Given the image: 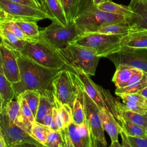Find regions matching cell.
<instances>
[{
	"label": "cell",
	"mask_w": 147,
	"mask_h": 147,
	"mask_svg": "<svg viewBox=\"0 0 147 147\" xmlns=\"http://www.w3.org/2000/svg\"><path fill=\"white\" fill-rule=\"evenodd\" d=\"M82 33L74 21L67 26L52 21L50 25L40 30L38 38L55 48L63 49L73 42Z\"/></svg>",
	"instance_id": "8992f818"
},
{
	"label": "cell",
	"mask_w": 147,
	"mask_h": 147,
	"mask_svg": "<svg viewBox=\"0 0 147 147\" xmlns=\"http://www.w3.org/2000/svg\"><path fill=\"white\" fill-rule=\"evenodd\" d=\"M117 120L121 124L123 130L127 136L139 137L147 136L146 129L131 122L122 115H120Z\"/></svg>",
	"instance_id": "d4e9b609"
},
{
	"label": "cell",
	"mask_w": 147,
	"mask_h": 147,
	"mask_svg": "<svg viewBox=\"0 0 147 147\" xmlns=\"http://www.w3.org/2000/svg\"><path fill=\"white\" fill-rule=\"evenodd\" d=\"M140 1H147V0H140Z\"/></svg>",
	"instance_id": "681fc988"
},
{
	"label": "cell",
	"mask_w": 147,
	"mask_h": 147,
	"mask_svg": "<svg viewBox=\"0 0 147 147\" xmlns=\"http://www.w3.org/2000/svg\"><path fill=\"white\" fill-rule=\"evenodd\" d=\"M0 37L2 41L18 51L22 49L26 42L20 40L11 31L1 25H0Z\"/></svg>",
	"instance_id": "f1b7e54d"
},
{
	"label": "cell",
	"mask_w": 147,
	"mask_h": 147,
	"mask_svg": "<svg viewBox=\"0 0 147 147\" xmlns=\"http://www.w3.org/2000/svg\"><path fill=\"white\" fill-rule=\"evenodd\" d=\"M60 130L65 147H91L89 131L85 122L79 125L72 122Z\"/></svg>",
	"instance_id": "7c38bea8"
},
{
	"label": "cell",
	"mask_w": 147,
	"mask_h": 147,
	"mask_svg": "<svg viewBox=\"0 0 147 147\" xmlns=\"http://www.w3.org/2000/svg\"><path fill=\"white\" fill-rule=\"evenodd\" d=\"M51 47L61 59L66 69L72 72V68H78L89 76L95 75L100 57L92 49L75 44H69L63 49Z\"/></svg>",
	"instance_id": "7a4b0ae2"
},
{
	"label": "cell",
	"mask_w": 147,
	"mask_h": 147,
	"mask_svg": "<svg viewBox=\"0 0 147 147\" xmlns=\"http://www.w3.org/2000/svg\"><path fill=\"white\" fill-rule=\"evenodd\" d=\"M109 1V0H92V2L95 6H98L99 5L102 4V3H103L106 1Z\"/></svg>",
	"instance_id": "f6af8a7d"
},
{
	"label": "cell",
	"mask_w": 147,
	"mask_h": 147,
	"mask_svg": "<svg viewBox=\"0 0 147 147\" xmlns=\"http://www.w3.org/2000/svg\"><path fill=\"white\" fill-rule=\"evenodd\" d=\"M20 52L43 67L66 69L64 63L55 51L38 37L26 41Z\"/></svg>",
	"instance_id": "5b68a950"
},
{
	"label": "cell",
	"mask_w": 147,
	"mask_h": 147,
	"mask_svg": "<svg viewBox=\"0 0 147 147\" xmlns=\"http://www.w3.org/2000/svg\"><path fill=\"white\" fill-rule=\"evenodd\" d=\"M1 42H2V39H1V37H0V44L1 43Z\"/></svg>",
	"instance_id": "c3c4849f"
},
{
	"label": "cell",
	"mask_w": 147,
	"mask_h": 147,
	"mask_svg": "<svg viewBox=\"0 0 147 147\" xmlns=\"http://www.w3.org/2000/svg\"><path fill=\"white\" fill-rule=\"evenodd\" d=\"M0 94L3 99V108L12 99H14V91L12 83L6 78L2 66V61L0 53Z\"/></svg>",
	"instance_id": "ffe728a7"
},
{
	"label": "cell",
	"mask_w": 147,
	"mask_h": 147,
	"mask_svg": "<svg viewBox=\"0 0 147 147\" xmlns=\"http://www.w3.org/2000/svg\"><path fill=\"white\" fill-rule=\"evenodd\" d=\"M0 25L2 26L3 27L11 31L20 40L24 41H29L28 38L25 36V35L22 32L21 29L19 28V26L16 24V22L14 21L9 20H1Z\"/></svg>",
	"instance_id": "d590c367"
},
{
	"label": "cell",
	"mask_w": 147,
	"mask_h": 147,
	"mask_svg": "<svg viewBox=\"0 0 147 147\" xmlns=\"http://www.w3.org/2000/svg\"><path fill=\"white\" fill-rule=\"evenodd\" d=\"M146 73L147 74V72ZM138 93L141 94L142 96H144L145 98H146L147 99V86L146 87H145L144 88H143L140 91H139Z\"/></svg>",
	"instance_id": "ee69618b"
},
{
	"label": "cell",
	"mask_w": 147,
	"mask_h": 147,
	"mask_svg": "<svg viewBox=\"0 0 147 147\" xmlns=\"http://www.w3.org/2000/svg\"><path fill=\"white\" fill-rule=\"evenodd\" d=\"M13 21L19 26L29 41L37 38L39 37L40 30L36 22L20 20Z\"/></svg>",
	"instance_id": "484cf974"
},
{
	"label": "cell",
	"mask_w": 147,
	"mask_h": 147,
	"mask_svg": "<svg viewBox=\"0 0 147 147\" xmlns=\"http://www.w3.org/2000/svg\"><path fill=\"white\" fill-rule=\"evenodd\" d=\"M45 146L65 147L60 130H53L50 129L45 142Z\"/></svg>",
	"instance_id": "e575fe53"
},
{
	"label": "cell",
	"mask_w": 147,
	"mask_h": 147,
	"mask_svg": "<svg viewBox=\"0 0 147 147\" xmlns=\"http://www.w3.org/2000/svg\"><path fill=\"white\" fill-rule=\"evenodd\" d=\"M0 147H7L4 137L0 130Z\"/></svg>",
	"instance_id": "7bdbcfd3"
},
{
	"label": "cell",
	"mask_w": 147,
	"mask_h": 147,
	"mask_svg": "<svg viewBox=\"0 0 147 147\" xmlns=\"http://www.w3.org/2000/svg\"><path fill=\"white\" fill-rule=\"evenodd\" d=\"M74 76L76 84L77 92L72 106V122L76 125H79L85 122L84 111V92L83 88L77 76L74 73Z\"/></svg>",
	"instance_id": "e0dca14e"
},
{
	"label": "cell",
	"mask_w": 147,
	"mask_h": 147,
	"mask_svg": "<svg viewBox=\"0 0 147 147\" xmlns=\"http://www.w3.org/2000/svg\"><path fill=\"white\" fill-rule=\"evenodd\" d=\"M5 107H6V113L12 122H15L20 110V103L19 100L12 99Z\"/></svg>",
	"instance_id": "74e56055"
},
{
	"label": "cell",
	"mask_w": 147,
	"mask_h": 147,
	"mask_svg": "<svg viewBox=\"0 0 147 147\" xmlns=\"http://www.w3.org/2000/svg\"><path fill=\"white\" fill-rule=\"evenodd\" d=\"M0 53L3 69L7 80L12 84L20 80V69L16 49L2 41L0 44Z\"/></svg>",
	"instance_id": "4fadbf2b"
},
{
	"label": "cell",
	"mask_w": 147,
	"mask_h": 147,
	"mask_svg": "<svg viewBox=\"0 0 147 147\" xmlns=\"http://www.w3.org/2000/svg\"><path fill=\"white\" fill-rule=\"evenodd\" d=\"M3 109V99L0 94V113Z\"/></svg>",
	"instance_id": "bcb514c9"
},
{
	"label": "cell",
	"mask_w": 147,
	"mask_h": 147,
	"mask_svg": "<svg viewBox=\"0 0 147 147\" xmlns=\"http://www.w3.org/2000/svg\"><path fill=\"white\" fill-rule=\"evenodd\" d=\"M96 7L102 11L122 16L127 18L133 14V12L129 5L125 6L117 4L111 0L106 1Z\"/></svg>",
	"instance_id": "cb8c5ba5"
},
{
	"label": "cell",
	"mask_w": 147,
	"mask_h": 147,
	"mask_svg": "<svg viewBox=\"0 0 147 147\" xmlns=\"http://www.w3.org/2000/svg\"><path fill=\"white\" fill-rule=\"evenodd\" d=\"M127 139L130 147H147V136L143 137L127 136Z\"/></svg>",
	"instance_id": "f35d334b"
},
{
	"label": "cell",
	"mask_w": 147,
	"mask_h": 147,
	"mask_svg": "<svg viewBox=\"0 0 147 147\" xmlns=\"http://www.w3.org/2000/svg\"><path fill=\"white\" fill-rule=\"evenodd\" d=\"M54 102L55 106L57 107L59 111L64 126L65 127L72 122V108L68 105L60 103L56 99H55Z\"/></svg>",
	"instance_id": "836d02e7"
},
{
	"label": "cell",
	"mask_w": 147,
	"mask_h": 147,
	"mask_svg": "<svg viewBox=\"0 0 147 147\" xmlns=\"http://www.w3.org/2000/svg\"><path fill=\"white\" fill-rule=\"evenodd\" d=\"M1 20H26L37 22L49 17L42 10L9 0H0Z\"/></svg>",
	"instance_id": "9c48e42d"
},
{
	"label": "cell",
	"mask_w": 147,
	"mask_h": 147,
	"mask_svg": "<svg viewBox=\"0 0 147 147\" xmlns=\"http://www.w3.org/2000/svg\"><path fill=\"white\" fill-rule=\"evenodd\" d=\"M2 19V16H1V11H0V21Z\"/></svg>",
	"instance_id": "7dc6e473"
},
{
	"label": "cell",
	"mask_w": 147,
	"mask_h": 147,
	"mask_svg": "<svg viewBox=\"0 0 147 147\" xmlns=\"http://www.w3.org/2000/svg\"><path fill=\"white\" fill-rule=\"evenodd\" d=\"M83 92L85 122L89 131L91 147L106 146L107 143L105 139L104 130L99 113L100 109L84 90Z\"/></svg>",
	"instance_id": "ba28073f"
},
{
	"label": "cell",
	"mask_w": 147,
	"mask_h": 147,
	"mask_svg": "<svg viewBox=\"0 0 147 147\" xmlns=\"http://www.w3.org/2000/svg\"><path fill=\"white\" fill-rule=\"evenodd\" d=\"M68 24L74 21L79 11L82 0H60Z\"/></svg>",
	"instance_id": "83f0119b"
},
{
	"label": "cell",
	"mask_w": 147,
	"mask_h": 147,
	"mask_svg": "<svg viewBox=\"0 0 147 147\" xmlns=\"http://www.w3.org/2000/svg\"><path fill=\"white\" fill-rule=\"evenodd\" d=\"M115 67L126 65L147 72V48H132L122 47L121 49L106 57Z\"/></svg>",
	"instance_id": "8fae6325"
},
{
	"label": "cell",
	"mask_w": 147,
	"mask_h": 147,
	"mask_svg": "<svg viewBox=\"0 0 147 147\" xmlns=\"http://www.w3.org/2000/svg\"><path fill=\"white\" fill-rule=\"evenodd\" d=\"M122 100H128L147 108V99L139 93H131L119 95Z\"/></svg>",
	"instance_id": "8d00e7d4"
},
{
	"label": "cell",
	"mask_w": 147,
	"mask_h": 147,
	"mask_svg": "<svg viewBox=\"0 0 147 147\" xmlns=\"http://www.w3.org/2000/svg\"><path fill=\"white\" fill-rule=\"evenodd\" d=\"M115 68L116 70L113 77L112 81L117 88L126 86L130 78L137 69V68L126 65H119Z\"/></svg>",
	"instance_id": "44dd1931"
},
{
	"label": "cell",
	"mask_w": 147,
	"mask_h": 147,
	"mask_svg": "<svg viewBox=\"0 0 147 147\" xmlns=\"http://www.w3.org/2000/svg\"><path fill=\"white\" fill-rule=\"evenodd\" d=\"M123 36L99 32H82L69 44L91 48L99 57H106L121 49V41Z\"/></svg>",
	"instance_id": "277c9868"
},
{
	"label": "cell",
	"mask_w": 147,
	"mask_h": 147,
	"mask_svg": "<svg viewBox=\"0 0 147 147\" xmlns=\"http://www.w3.org/2000/svg\"><path fill=\"white\" fill-rule=\"evenodd\" d=\"M40 96L41 94L38 91L28 90L24 91L17 98L21 97L24 98L26 100V103H28V105L30 108V110L32 111L33 115L35 118L37 108L39 105Z\"/></svg>",
	"instance_id": "4dcf8cb0"
},
{
	"label": "cell",
	"mask_w": 147,
	"mask_h": 147,
	"mask_svg": "<svg viewBox=\"0 0 147 147\" xmlns=\"http://www.w3.org/2000/svg\"></svg>",
	"instance_id": "f907efd6"
},
{
	"label": "cell",
	"mask_w": 147,
	"mask_h": 147,
	"mask_svg": "<svg viewBox=\"0 0 147 147\" xmlns=\"http://www.w3.org/2000/svg\"><path fill=\"white\" fill-rule=\"evenodd\" d=\"M49 130V127L34 121L32 126L30 134L34 139L44 146H45V142Z\"/></svg>",
	"instance_id": "d6a6232c"
},
{
	"label": "cell",
	"mask_w": 147,
	"mask_h": 147,
	"mask_svg": "<svg viewBox=\"0 0 147 147\" xmlns=\"http://www.w3.org/2000/svg\"><path fill=\"white\" fill-rule=\"evenodd\" d=\"M121 115L131 122L147 130V113L140 114L120 107Z\"/></svg>",
	"instance_id": "1f68e13d"
},
{
	"label": "cell",
	"mask_w": 147,
	"mask_h": 147,
	"mask_svg": "<svg viewBox=\"0 0 147 147\" xmlns=\"http://www.w3.org/2000/svg\"><path fill=\"white\" fill-rule=\"evenodd\" d=\"M127 18L99 9L92 0H82L74 22L82 32H95L100 26L113 22H126Z\"/></svg>",
	"instance_id": "3957f363"
},
{
	"label": "cell",
	"mask_w": 147,
	"mask_h": 147,
	"mask_svg": "<svg viewBox=\"0 0 147 147\" xmlns=\"http://www.w3.org/2000/svg\"><path fill=\"white\" fill-rule=\"evenodd\" d=\"M9 1L14 2H16V3H22V4L26 5H28V6H31L33 7L39 9L33 0H9Z\"/></svg>",
	"instance_id": "60d3db41"
},
{
	"label": "cell",
	"mask_w": 147,
	"mask_h": 147,
	"mask_svg": "<svg viewBox=\"0 0 147 147\" xmlns=\"http://www.w3.org/2000/svg\"><path fill=\"white\" fill-rule=\"evenodd\" d=\"M16 99L20 103V110L14 123L30 134L32 126L35 121L34 117L24 98L18 97Z\"/></svg>",
	"instance_id": "ac0fdd59"
},
{
	"label": "cell",
	"mask_w": 147,
	"mask_h": 147,
	"mask_svg": "<svg viewBox=\"0 0 147 147\" xmlns=\"http://www.w3.org/2000/svg\"><path fill=\"white\" fill-rule=\"evenodd\" d=\"M45 2L52 18V21L67 26V20L60 0H45Z\"/></svg>",
	"instance_id": "603a6c76"
},
{
	"label": "cell",
	"mask_w": 147,
	"mask_h": 147,
	"mask_svg": "<svg viewBox=\"0 0 147 147\" xmlns=\"http://www.w3.org/2000/svg\"><path fill=\"white\" fill-rule=\"evenodd\" d=\"M95 32L107 34L125 35L133 32V30L130 25L126 22H119L104 25L98 28Z\"/></svg>",
	"instance_id": "7402d4cb"
},
{
	"label": "cell",
	"mask_w": 147,
	"mask_h": 147,
	"mask_svg": "<svg viewBox=\"0 0 147 147\" xmlns=\"http://www.w3.org/2000/svg\"><path fill=\"white\" fill-rule=\"evenodd\" d=\"M77 76L84 91L95 103L99 109L106 108L99 90V86L95 84L90 78V76L79 68H72Z\"/></svg>",
	"instance_id": "5bb4252c"
},
{
	"label": "cell",
	"mask_w": 147,
	"mask_h": 147,
	"mask_svg": "<svg viewBox=\"0 0 147 147\" xmlns=\"http://www.w3.org/2000/svg\"><path fill=\"white\" fill-rule=\"evenodd\" d=\"M122 47L132 48H147V30L131 32L122 36Z\"/></svg>",
	"instance_id": "d6986e66"
},
{
	"label": "cell",
	"mask_w": 147,
	"mask_h": 147,
	"mask_svg": "<svg viewBox=\"0 0 147 147\" xmlns=\"http://www.w3.org/2000/svg\"><path fill=\"white\" fill-rule=\"evenodd\" d=\"M20 69V80L12 84L14 98L28 90L54 99L52 82L61 69L43 67L16 50Z\"/></svg>",
	"instance_id": "6da1fadb"
},
{
	"label": "cell",
	"mask_w": 147,
	"mask_h": 147,
	"mask_svg": "<svg viewBox=\"0 0 147 147\" xmlns=\"http://www.w3.org/2000/svg\"><path fill=\"white\" fill-rule=\"evenodd\" d=\"M55 99L41 95L39 105L35 117V121L43 125V119L48 111L55 106Z\"/></svg>",
	"instance_id": "4316f807"
},
{
	"label": "cell",
	"mask_w": 147,
	"mask_h": 147,
	"mask_svg": "<svg viewBox=\"0 0 147 147\" xmlns=\"http://www.w3.org/2000/svg\"><path fill=\"white\" fill-rule=\"evenodd\" d=\"M147 86V74L144 72L142 78L138 82L131 84L129 86L116 88L115 90V94L119 96L121 94H131V93H138L139 91L142 90L143 88Z\"/></svg>",
	"instance_id": "f546056e"
},
{
	"label": "cell",
	"mask_w": 147,
	"mask_h": 147,
	"mask_svg": "<svg viewBox=\"0 0 147 147\" xmlns=\"http://www.w3.org/2000/svg\"><path fill=\"white\" fill-rule=\"evenodd\" d=\"M99 115L104 131L109 135L111 139V147H121L118 142V136L122 129V126L117 122L112 113L106 108L100 109Z\"/></svg>",
	"instance_id": "2e32d148"
},
{
	"label": "cell",
	"mask_w": 147,
	"mask_h": 147,
	"mask_svg": "<svg viewBox=\"0 0 147 147\" xmlns=\"http://www.w3.org/2000/svg\"><path fill=\"white\" fill-rule=\"evenodd\" d=\"M0 130L7 147L44 146L28 131L10 119L6 107L3 108L0 113Z\"/></svg>",
	"instance_id": "52a82bcc"
},
{
	"label": "cell",
	"mask_w": 147,
	"mask_h": 147,
	"mask_svg": "<svg viewBox=\"0 0 147 147\" xmlns=\"http://www.w3.org/2000/svg\"><path fill=\"white\" fill-rule=\"evenodd\" d=\"M52 109H51L48 113H47V114L45 115V116L44 117V119H43V125L49 127L51 126L52 122V119H53V114H52Z\"/></svg>",
	"instance_id": "ab89813d"
},
{
	"label": "cell",
	"mask_w": 147,
	"mask_h": 147,
	"mask_svg": "<svg viewBox=\"0 0 147 147\" xmlns=\"http://www.w3.org/2000/svg\"><path fill=\"white\" fill-rule=\"evenodd\" d=\"M52 87L55 99L72 108L77 92L74 73L65 69H61L52 82Z\"/></svg>",
	"instance_id": "30bf717a"
},
{
	"label": "cell",
	"mask_w": 147,
	"mask_h": 147,
	"mask_svg": "<svg viewBox=\"0 0 147 147\" xmlns=\"http://www.w3.org/2000/svg\"><path fill=\"white\" fill-rule=\"evenodd\" d=\"M119 134L121 136L122 138V144H121V147H130V145L128 142V139H127V136L126 134V133L123 130L122 127V129L120 131Z\"/></svg>",
	"instance_id": "b9f144b4"
},
{
	"label": "cell",
	"mask_w": 147,
	"mask_h": 147,
	"mask_svg": "<svg viewBox=\"0 0 147 147\" xmlns=\"http://www.w3.org/2000/svg\"><path fill=\"white\" fill-rule=\"evenodd\" d=\"M129 6L133 14L127 18V23L130 25L133 32L147 30V1L131 0Z\"/></svg>",
	"instance_id": "9a60e30c"
}]
</instances>
